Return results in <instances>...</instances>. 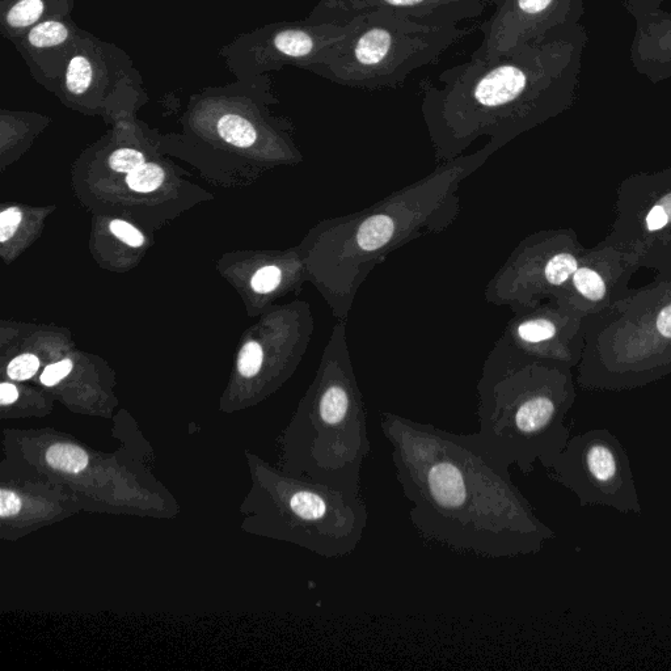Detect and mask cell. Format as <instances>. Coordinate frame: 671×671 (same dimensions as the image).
<instances>
[{
  "instance_id": "1",
  "label": "cell",
  "mask_w": 671,
  "mask_h": 671,
  "mask_svg": "<svg viewBox=\"0 0 671 671\" xmlns=\"http://www.w3.org/2000/svg\"><path fill=\"white\" fill-rule=\"evenodd\" d=\"M381 429L421 537L488 559L535 554L552 537L510 467L474 433L447 432L391 412L383 413Z\"/></svg>"
},
{
  "instance_id": "2",
  "label": "cell",
  "mask_w": 671,
  "mask_h": 671,
  "mask_svg": "<svg viewBox=\"0 0 671 671\" xmlns=\"http://www.w3.org/2000/svg\"><path fill=\"white\" fill-rule=\"evenodd\" d=\"M588 42L580 23L496 61L470 58L443 71L422 92L433 141L446 153L484 135L491 137L488 147H500L563 115L578 99Z\"/></svg>"
},
{
  "instance_id": "3",
  "label": "cell",
  "mask_w": 671,
  "mask_h": 671,
  "mask_svg": "<svg viewBox=\"0 0 671 671\" xmlns=\"http://www.w3.org/2000/svg\"><path fill=\"white\" fill-rule=\"evenodd\" d=\"M478 432L484 449L523 474L547 467L568 445L564 417L575 402L572 370L543 364L499 367L479 386Z\"/></svg>"
},
{
  "instance_id": "4",
  "label": "cell",
  "mask_w": 671,
  "mask_h": 671,
  "mask_svg": "<svg viewBox=\"0 0 671 671\" xmlns=\"http://www.w3.org/2000/svg\"><path fill=\"white\" fill-rule=\"evenodd\" d=\"M671 373V280H656L589 319L578 383L631 390Z\"/></svg>"
},
{
  "instance_id": "5",
  "label": "cell",
  "mask_w": 671,
  "mask_h": 671,
  "mask_svg": "<svg viewBox=\"0 0 671 671\" xmlns=\"http://www.w3.org/2000/svg\"><path fill=\"white\" fill-rule=\"evenodd\" d=\"M370 454L365 402L353 371L344 362L328 361L291 426V467L319 483L362 489V468Z\"/></svg>"
},
{
  "instance_id": "6",
  "label": "cell",
  "mask_w": 671,
  "mask_h": 671,
  "mask_svg": "<svg viewBox=\"0 0 671 671\" xmlns=\"http://www.w3.org/2000/svg\"><path fill=\"white\" fill-rule=\"evenodd\" d=\"M468 35L459 25H426L375 11L350 21V31L315 75L358 90L402 86Z\"/></svg>"
},
{
  "instance_id": "7",
  "label": "cell",
  "mask_w": 671,
  "mask_h": 671,
  "mask_svg": "<svg viewBox=\"0 0 671 671\" xmlns=\"http://www.w3.org/2000/svg\"><path fill=\"white\" fill-rule=\"evenodd\" d=\"M603 242L654 270L656 280H671V167L632 173L620 183Z\"/></svg>"
},
{
  "instance_id": "8",
  "label": "cell",
  "mask_w": 671,
  "mask_h": 671,
  "mask_svg": "<svg viewBox=\"0 0 671 671\" xmlns=\"http://www.w3.org/2000/svg\"><path fill=\"white\" fill-rule=\"evenodd\" d=\"M585 0H495V11L481 24L483 40L470 58L496 61L552 33L575 27Z\"/></svg>"
},
{
  "instance_id": "9",
  "label": "cell",
  "mask_w": 671,
  "mask_h": 671,
  "mask_svg": "<svg viewBox=\"0 0 671 671\" xmlns=\"http://www.w3.org/2000/svg\"><path fill=\"white\" fill-rule=\"evenodd\" d=\"M530 310L514 332L521 356L509 365L543 364L571 370L580 366L589 318L557 298Z\"/></svg>"
},
{
  "instance_id": "10",
  "label": "cell",
  "mask_w": 671,
  "mask_h": 671,
  "mask_svg": "<svg viewBox=\"0 0 671 671\" xmlns=\"http://www.w3.org/2000/svg\"><path fill=\"white\" fill-rule=\"evenodd\" d=\"M640 269L639 261L630 253L602 240L586 248L571 282L557 299L586 318H595L635 293L630 282Z\"/></svg>"
},
{
  "instance_id": "11",
  "label": "cell",
  "mask_w": 671,
  "mask_h": 671,
  "mask_svg": "<svg viewBox=\"0 0 671 671\" xmlns=\"http://www.w3.org/2000/svg\"><path fill=\"white\" fill-rule=\"evenodd\" d=\"M349 31L350 23H314L308 19L269 25L257 32L252 41L255 73L264 74L290 65L316 74Z\"/></svg>"
},
{
  "instance_id": "12",
  "label": "cell",
  "mask_w": 671,
  "mask_h": 671,
  "mask_svg": "<svg viewBox=\"0 0 671 671\" xmlns=\"http://www.w3.org/2000/svg\"><path fill=\"white\" fill-rule=\"evenodd\" d=\"M585 251L572 229L542 232L527 240L516 274L517 294L523 305L533 307L539 299L560 298Z\"/></svg>"
},
{
  "instance_id": "13",
  "label": "cell",
  "mask_w": 671,
  "mask_h": 671,
  "mask_svg": "<svg viewBox=\"0 0 671 671\" xmlns=\"http://www.w3.org/2000/svg\"><path fill=\"white\" fill-rule=\"evenodd\" d=\"M487 0H319L308 15L314 23L348 24L370 12H392L426 25L446 27L480 18Z\"/></svg>"
},
{
  "instance_id": "14",
  "label": "cell",
  "mask_w": 671,
  "mask_h": 671,
  "mask_svg": "<svg viewBox=\"0 0 671 671\" xmlns=\"http://www.w3.org/2000/svg\"><path fill=\"white\" fill-rule=\"evenodd\" d=\"M631 63L653 84L671 77V12L657 10L636 18Z\"/></svg>"
},
{
  "instance_id": "15",
  "label": "cell",
  "mask_w": 671,
  "mask_h": 671,
  "mask_svg": "<svg viewBox=\"0 0 671 671\" xmlns=\"http://www.w3.org/2000/svg\"><path fill=\"white\" fill-rule=\"evenodd\" d=\"M584 464L580 463L577 470H584L588 475L589 483H593L598 491L609 492L611 488L618 487L622 464L618 451L607 441L590 442L586 447L584 455L578 457Z\"/></svg>"
},
{
  "instance_id": "16",
  "label": "cell",
  "mask_w": 671,
  "mask_h": 671,
  "mask_svg": "<svg viewBox=\"0 0 671 671\" xmlns=\"http://www.w3.org/2000/svg\"><path fill=\"white\" fill-rule=\"evenodd\" d=\"M49 2L52 0H10L8 6H3V35L10 39L24 35L40 21L53 19Z\"/></svg>"
},
{
  "instance_id": "17",
  "label": "cell",
  "mask_w": 671,
  "mask_h": 671,
  "mask_svg": "<svg viewBox=\"0 0 671 671\" xmlns=\"http://www.w3.org/2000/svg\"><path fill=\"white\" fill-rule=\"evenodd\" d=\"M73 37V28L65 21L48 19L29 29L25 35V48L31 53L61 49L69 44Z\"/></svg>"
},
{
  "instance_id": "18",
  "label": "cell",
  "mask_w": 671,
  "mask_h": 671,
  "mask_svg": "<svg viewBox=\"0 0 671 671\" xmlns=\"http://www.w3.org/2000/svg\"><path fill=\"white\" fill-rule=\"evenodd\" d=\"M97 80H99V69L91 56L77 53L69 59L63 75V88L67 94L87 95L91 90H95Z\"/></svg>"
},
{
  "instance_id": "19",
  "label": "cell",
  "mask_w": 671,
  "mask_h": 671,
  "mask_svg": "<svg viewBox=\"0 0 671 671\" xmlns=\"http://www.w3.org/2000/svg\"><path fill=\"white\" fill-rule=\"evenodd\" d=\"M395 234L394 219L388 215H375L365 221L358 230L356 242L358 248L364 252L381 250L391 242Z\"/></svg>"
},
{
  "instance_id": "20",
  "label": "cell",
  "mask_w": 671,
  "mask_h": 671,
  "mask_svg": "<svg viewBox=\"0 0 671 671\" xmlns=\"http://www.w3.org/2000/svg\"><path fill=\"white\" fill-rule=\"evenodd\" d=\"M46 463L66 474H79L88 466V454L73 443H56L45 454Z\"/></svg>"
},
{
  "instance_id": "21",
  "label": "cell",
  "mask_w": 671,
  "mask_h": 671,
  "mask_svg": "<svg viewBox=\"0 0 671 671\" xmlns=\"http://www.w3.org/2000/svg\"><path fill=\"white\" fill-rule=\"evenodd\" d=\"M218 133L223 141L240 149H248L255 145L257 132L250 120L239 115L222 116L218 121Z\"/></svg>"
},
{
  "instance_id": "22",
  "label": "cell",
  "mask_w": 671,
  "mask_h": 671,
  "mask_svg": "<svg viewBox=\"0 0 671 671\" xmlns=\"http://www.w3.org/2000/svg\"><path fill=\"white\" fill-rule=\"evenodd\" d=\"M164 171L158 164L145 163L137 170L129 173L126 183L129 188L138 193H150L156 191L163 184Z\"/></svg>"
},
{
  "instance_id": "23",
  "label": "cell",
  "mask_w": 671,
  "mask_h": 671,
  "mask_svg": "<svg viewBox=\"0 0 671 671\" xmlns=\"http://www.w3.org/2000/svg\"><path fill=\"white\" fill-rule=\"evenodd\" d=\"M263 348L256 341H250L240 350L238 358V370L244 378H253L260 373L263 366Z\"/></svg>"
},
{
  "instance_id": "24",
  "label": "cell",
  "mask_w": 671,
  "mask_h": 671,
  "mask_svg": "<svg viewBox=\"0 0 671 671\" xmlns=\"http://www.w3.org/2000/svg\"><path fill=\"white\" fill-rule=\"evenodd\" d=\"M40 367V360L35 354H21L14 358L7 367L8 377L14 381H27L35 377Z\"/></svg>"
},
{
  "instance_id": "25",
  "label": "cell",
  "mask_w": 671,
  "mask_h": 671,
  "mask_svg": "<svg viewBox=\"0 0 671 671\" xmlns=\"http://www.w3.org/2000/svg\"><path fill=\"white\" fill-rule=\"evenodd\" d=\"M145 164V156L137 150L121 149L111 155L109 166L113 171L132 173Z\"/></svg>"
},
{
  "instance_id": "26",
  "label": "cell",
  "mask_w": 671,
  "mask_h": 671,
  "mask_svg": "<svg viewBox=\"0 0 671 671\" xmlns=\"http://www.w3.org/2000/svg\"><path fill=\"white\" fill-rule=\"evenodd\" d=\"M281 280V269L274 267V265H269V267L257 270L255 276L252 277L251 285L256 293L268 294L278 288V285L281 284Z\"/></svg>"
},
{
  "instance_id": "27",
  "label": "cell",
  "mask_w": 671,
  "mask_h": 671,
  "mask_svg": "<svg viewBox=\"0 0 671 671\" xmlns=\"http://www.w3.org/2000/svg\"><path fill=\"white\" fill-rule=\"evenodd\" d=\"M21 221H23V214L16 206L3 210L0 214V242L6 243L10 240L19 229Z\"/></svg>"
},
{
  "instance_id": "28",
  "label": "cell",
  "mask_w": 671,
  "mask_h": 671,
  "mask_svg": "<svg viewBox=\"0 0 671 671\" xmlns=\"http://www.w3.org/2000/svg\"><path fill=\"white\" fill-rule=\"evenodd\" d=\"M112 234L117 236L121 242L128 244L130 247H141L145 243V236L141 234V231L135 229L129 223L124 221H113L111 223Z\"/></svg>"
},
{
  "instance_id": "29",
  "label": "cell",
  "mask_w": 671,
  "mask_h": 671,
  "mask_svg": "<svg viewBox=\"0 0 671 671\" xmlns=\"http://www.w3.org/2000/svg\"><path fill=\"white\" fill-rule=\"evenodd\" d=\"M73 362L70 360H63L57 362V364L50 365L46 367L44 373L41 375V382L45 386L53 387L56 386L62 379H65L67 375L73 370Z\"/></svg>"
},
{
  "instance_id": "30",
  "label": "cell",
  "mask_w": 671,
  "mask_h": 671,
  "mask_svg": "<svg viewBox=\"0 0 671 671\" xmlns=\"http://www.w3.org/2000/svg\"><path fill=\"white\" fill-rule=\"evenodd\" d=\"M23 502L15 492L2 489L0 491V517L3 519L18 516Z\"/></svg>"
},
{
  "instance_id": "31",
  "label": "cell",
  "mask_w": 671,
  "mask_h": 671,
  "mask_svg": "<svg viewBox=\"0 0 671 671\" xmlns=\"http://www.w3.org/2000/svg\"><path fill=\"white\" fill-rule=\"evenodd\" d=\"M665 2L666 0H623L624 8L633 18L660 10Z\"/></svg>"
},
{
  "instance_id": "32",
  "label": "cell",
  "mask_w": 671,
  "mask_h": 671,
  "mask_svg": "<svg viewBox=\"0 0 671 671\" xmlns=\"http://www.w3.org/2000/svg\"><path fill=\"white\" fill-rule=\"evenodd\" d=\"M19 398L18 388L11 383H2L0 386V404L11 405Z\"/></svg>"
}]
</instances>
